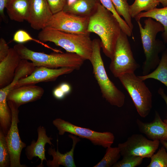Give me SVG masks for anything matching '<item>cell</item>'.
I'll list each match as a JSON object with an SVG mask.
<instances>
[{
    "mask_svg": "<svg viewBox=\"0 0 167 167\" xmlns=\"http://www.w3.org/2000/svg\"><path fill=\"white\" fill-rule=\"evenodd\" d=\"M121 30L119 23L112 13L99 3L96 11L89 17L88 31L99 36L103 52L110 59Z\"/></svg>",
    "mask_w": 167,
    "mask_h": 167,
    "instance_id": "1",
    "label": "cell"
},
{
    "mask_svg": "<svg viewBox=\"0 0 167 167\" xmlns=\"http://www.w3.org/2000/svg\"><path fill=\"white\" fill-rule=\"evenodd\" d=\"M138 77L143 81L150 79L157 80L167 87V52L166 50L163 52L160 62L153 71L147 75Z\"/></svg>",
    "mask_w": 167,
    "mask_h": 167,
    "instance_id": "22",
    "label": "cell"
},
{
    "mask_svg": "<svg viewBox=\"0 0 167 167\" xmlns=\"http://www.w3.org/2000/svg\"><path fill=\"white\" fill-rule=\"evenodd\" d=\"M158 93L164 100L167 107V95L165 93L164 89L161 88H160L158 90ZM163 121L166 125H167V116L166 119H165Z\"/></svg>",
    "mask_w": 167,
    "mask_h": 167,
    "instance_id": "35",
    "label": "cell"
},
{
    "mask_svg": "<svg viewBox=\"0 0 167 167\" xmlns=\"http://www.w3.org/2000/svg\"><path fill=\"white\" fill-rule=\"evenodd\" d=\"M29 16L28 22L31 27L36 30L45 28L52 17L46 0H29Z\"/></svg>",
    "mask_w": 167,
    "mask_h": 167,
    "instance_id": "14",
    "label": "cell"
},
{
    "mask_svg": "<svg viewBox=\"0 0 167 167\" xmlns=\"http://www.w3.org/2000/svg\"><path fill=\"white\" fill-rule=\"evenodd\" d=\"M140 20L137 22L145 57L142 66V74L144 75L149 74L157 67L160 61L159 54L166 49L163 43L156 39L157 34L164 31L163 26L153 19L147 18L144 21L143 27Z\"/></svg>",
    "mask_w": 167,
    "mask_h": 167,
    "instance_id": "2",
    "label": "cell"
},
{
    "mask_svg": "<svg viewBox=\"0 0 167 167\" xmlns=\"http://www.w3.org/2000/svg\"><path fill=\"white\" fill-rule=\"evenodd\" d=\"M10 48L5 40L3 38L0 39V62L3 60L8 55Z\"/></svg>",
    "mask_w": 167,
    "mask_h": 167,
    "instance_id": "31",
    "label": "cell"
},
{
    "mask_svg": "<svg viewBox=\"0 0 167 167\" xmlns=\"http://www.w3.org/2000/svg\"><path fill=\"white\" fill-rule=\"evenodd\" d=\"M150 18L160 23L163 26L164 31L162 36L165 43H167V6L156 8L147 12H141L134 18L137 21L143 18Z\"/></svg>",
    "mask_w": 167,
    "mask_h": 167,
    "instance_id": "21",
    "label": "cell"
},
{
    "mask_svg": "<svg viewBox=\"0 0 167 167\" xmlns=\"http://www.w3.org/2000/svg\"><path fill=\"white\" fill-rule=\"evenodd\" d=\"M11 159L6 137L3 131H0V167L10 166Z\"/></svg>",
    "mask_w": 167,
    "mask_h": 167,
    "instance_id": "26",
    "label": "cell"
},
{
    "mask_svg": "<svg viewBox=\"0 0 167 167\" xmlns=\"http://www.w3.org/2000/svg\"><path fill=\"white\" fill-rule=\"evenodd\" d=\"M143 158L139 156H129L123 157L120 161L115 164L113 167H135L140 165Z\"/></svg>",
    "mask_w": 167,
    "mask_h": 167,
    "instance_id": "29",
    "label": "cell"
},
{
    "mask_svg": "<svg viewBox=\"0 0 167 167\" xmlns=\"http://www.w3.org/2000/svg\"><path fill=\"white\" fill-rule=\"evenodd\" d=\"M20 56L14 48H10L7 56L0 62V88L9 84L14 78L16 68L21 60Z\"/></svg>",
    "mask_w": 167,
    "mask_h": 167,
    "instance_id": "17",
    "label": "cell"
},
{
    "mask_svg": "<svg viewBox=\"0 0 167 167\" xmlns=\"http://www.w3.org/2000/svg\"><path fill=\"white\" fill-rule=\"evenodd\" d=\"M161 3L163 7L167 6V0H158Z\"/></svg>",
    "mask_w": 167,
    "mask_h": 167,
    "instance_id": "36",
    "label": "cell"
},
{
    "mask_svg": "<svg viewBox=\"0 0 167 167\" xmlns=\"http://www.w3.org/2000/svg\"><path fill=\"white\" fill-rule=\"evenodd\" d=\"M165 50H166V51H167V48H166V49H165Z\"/></svg>",
    "mask_w": 167,
    "mask_h": 167,
    "instance_id": "38",
    "label": "cell"
},
{
    "mask_svg": "<svg viewBox=\"0 0 167 167\" xmlns=\"http://www.w3.org/2000/svg\"><path fill=\"white\" fill-rule=\"evenodd\" d=\"M46 0L53 14L62 11L66 2V0Z\"/></svg>",
    "mask_w": 167,
    "mask_h": 167,
    "instance_id": "30",
    "label": "cell"
},
{
    "mask_svg": "<svg viewBox=\"0 0 167 167\" xmlns=\"http://www.w3.org/2000/svg\"><path fill=\"white\" fill-rule=\"evenodd\" d=\"M160 141L148 139L140 134H134L118 144L121 156L150 158L158 148Z\"/></svg>",
    "mask_w": 167,
    "mask_h": 167,
    "instance_id": "11",
    "label": "cell"
},
{
    "mask_svg": "<svg viewBox=\"0 0 167 167\" xmlns=\"http://www.w3.org/2000/svg\"><path fill=\"white\" fill-rule=\"evenodd\" d=\"M13 48L21 59L30 61L36 66H42L53 69L66 67L78 70L85 61L74 53L55 52L47 54L32 50L22 44L19 43Z\"/></svg>",
    "mask_w": 167,
    "mask_h": 167,
    "instance_id": "4",
    "label": "cell"
},
{
    "mask_svg": "<svg viewBox=\"0 0 167 167\" xmlns=\"http://www.w3.org/2000/svg\"><path fill=\"white\" fill-rule=\"evenodd\" d=\"M136 123L139 131L149 139L167 141V125L163 121L158 112L150 122H144L137 119Z\"/></svg>",
    "mask_w": 167,
    "mask_h": 167,
    "instance_id": "15",
    "label": "cell"
},
{
    "mask_svg": "<svg viewBox=\"0 0 167 167\" xmlns=\"http://www.w3.org/2000/svg\"><path fill=\"white\" fill-rule=\"evenodd\" d=\"M9 0H0V15L2 19L4 20H6L4 10L6 8Z\"/></svg>",
    "mask_w": 167,
    "mask_h": 167,
    "instance_id": "33",
    "label": "cell"
},
{
    "mask_svg": "<svg viewBox=\"0 0 167 167\" xmlns=\"http://www.w3.org/2000/svg\"><path fill=\"white\" fill-rule=\"evenodd\" d=\"M13 40L14 41L19 44H22L28 41H32L41 44L48 48L51 49L55 52H62L58 50L51 48L39 40H38L33 38L27 32L24 30H19L17 31L14 35Z\"/></svg>",
    "mask_w": 167,
    "mask_h": 167,
    "instance_id": "28",
    "label": "cell"
},
{
    "mask_svg": "<svg viewBox=\"0 0 167 167\" xmlns=\"http://www.w3.org/2000/svg\"><path fill=\"white\" fill-rule=\"evenodd\" d=\"M44 92L43 88L35 84L24 85L11 89L7 96V101H11L19 107L40 99Z\"/></svg>",
    "mask_w": 167,
    "mask_h": 167,
    "instance_id": "13",
    "label": "cell"
},
{
    "mask_svg": "<svg viewBox=\"0 0 167 167\" xmlns=\"http://www.w3.org/2000/svg\"><path fill=\"white\" fill-rule=\"evenodd\" d=\"M127 36L121 30L111 59L109 69L118 78L125 74L134 72L139 66L134 58Z\"/></svg>",
    "mask_w": 167,
    "mask_h": 167,
    "instance_id": "7",
    "label": "cell"
},
{
    "mask_svg": "<svg viewBox=\"0 0 167 167\" xmlns=\"http://www.w3.org/2000/svg\"><path fill=\"white\" fill-rule=\"evenodd\" d=\"M101 48L99 39L92 40V52L89 60L92 66L93 74L103 98L111 105L121 107L124 105L125 95L109 78L101 57Z\"/></svg>",
    "mask_w": 167,
    "mask_h": 167,
    "instance_id": "5",
    "label": "cell"
},
{
    "mask_svg": "<svg viewBox=\"0 0 167 167\" xmlns=\"http://www.w3.org/2000/svg\"><path fill=\"white\" fill-rule=\"evenodd\" d=\"M160 142L164 147L167 152V141H161Z\"/></svg>",
    "mask_w": 167,
    "mask_h": 167,
    "instance_id": "37",
    "label": "cell"
},
{
    "mask_svg": "<svg viewBox=\"0 0 167 167\" xmlns=\"http://www.w3.org/2000/svg\"><path fill=\"white\" fill-rule=\"evenodd\" d=\"M68 136L73 141L72 148L69 151L64 154L61 153L59 151L58 146L57 151L52 147L48 148V153L52 156L53 159L46 161L48 167H58L60 165L65 167H76L74 158V151L77 143L80 141V139L72 134H70Z\"/></svg>",
    "mask_w": 167,
    "mask_h": 167,
    "instance_id": "18",
    "label": "cell"
},
{
    "mask_svg": "<svg viewBox=\"0 0 167 167\" xmlns=\"http://www.w3.org/2000/svg\"><path fill=\"white\" fill-rule=\"evenodd\" d=\"M11 114V126L6 134V141L9 148L11 159L10 167H26L22 165L20 157L22 149L26 144L20 138L18 123L19 122V108L12 102L7 101Z\"/></svg>",
    "mask_w": 167,
    "mask_h": 167,
    "instance_id": "9",
    "label": "cell"
},
{
    "mask_svg": "<svg viewBox=\"0 0 167 167\" xmlns=\"http://www.w3.org/2000/svg\"><path fill=\"white\" fill-rule=\"evenodd\" d=\"M6 8L10 19L19 22L28 21L29 16V0H10Z\"/></svg>",
    "mask_w": 167,
    "mask_h": 167,
    "instance_id": "20",
    "label": "cell"
},
{
    "mask_svg": "<svg viewBox=\"0 0 167 167\" xmlns=\"http://www.w3.org/2000/svg\"><path fill=\"white\" fill-rule=\"evenodd\" d=\"M38 138L36 141L33 140L31 144L28 146L25 149V153L27 159L31 160L35 157H37L41 160V163L37 166L43 167L44 161H47L45 156V147L48 143L52 147L53 144L51 142L53 138L49 137L46 134V129L43 126H39L37 128Z\"/></svg>",
    "mask_w": 167,
    "mask_h": 167,
    "instance_id": "16",
    "label": "cell"
},
{
    "mask_svg": "<svg viewBox=\"0 0 167 167\" xmlns=\"http://www.w3.org/2000/svg\"><path fill=\"white\" fill-rule=\"evenodd\" d=\"M58 86L66 95L69 93L71 91V86L67 83H62Z\"/></svg>",
    "mask_w": 167,
    "mask_h": 167,
    "instance_id": "34",
    "label": "cell"
},
{
    "mask_svg": "<svg viewBox=\"0 0 167 167\" xmlns=\"http://www.w3.org/2000/svg\"><path fill=\"white\" fill-rule=\"evenodd\" d=\"M89 17L78 16L62 11L53 14L46 28L78 34H89L88 31Z\"/></svg>",
    "mask_w": 167,
    "mask_h": 167,
    "instance_id": "10",
    "label": "cell"
},
{
    "mask_svg": "<svg viewBox=\"0 0 167 167\" xmlns=\"http://www.w3.org/2000/svg\"><path fill=\"white\" fill-rule=\"evenodd\" d=\"M118 14L122 16L132 31L134 28L132 17L129 12V5L127 0H111Z\"/></svg>",
    "mask_w": 167,
    "mask_h": 167,
    "instance_id": "25",
    "label": "cell"
},
{
    "mask_svg": "<svg viewBox=\"0 0 167 167\" xmlns=\"http://www.w3.org/2000/svg\"><path fill=\"white\" fill-rule=\"evenodd\" d=\"M147 167H167V152L163 146L151 157Z\"/></svg>",
    "mask_w": 167,
    "mask_h": 167,
    "instance_id": "27",
    "label": "cell"
},
{
    "mask_svg": "<svg viewBox=\"0 0 167 167\" xmlns=\"http://www.w3.org/2000/svg\"><path fill=\"white\" fill-rule=\"evenodd\" d=\"M159 3L158 0H135L129 5V14L132 18H135L143 11L147 12L156 8Z\"/></svg>",
    "mask_w": 167,
    "mask_h": 167,
    "instance_id": "23",
    "label": "cell"
},
{
    "mask_svg": "<svg viewBox=\"0 0 167 167\" xmlns=\"http://www.w3.org/2000/svg\"><path fill=\"white\" fill-rule=\"evenodd\" d=\"M100 3V0H66L62 11L78 16L89 17Z\"/></svg>",
    "mask_w": 167,
    "mask_h": 167,
    "instance_id": "19",
    "label": "cell"
},
{
    "mask_svg": "<svg viewBox=\"0 0 167 167\" xmlns=\"http://www.w3.org/2000/svg\"><path fill=\"white\" fill-rule=\"evenodd\" d=\"M53 124L57 128L60 135H63L65 132H68L88 139L93 144L105 148L111 147L114 142V136L109 132H97L75 125L60 118L54 120Z\"/></svg>",
    "mask_w": 167,
    "mask_h": 167,
    "instance_id": "8",
    "label": "cell"
},
{
    "mask_svg": "<svg viewBox=\"0 0 167 167\" xmlns=\"http://www.w3.org/2000/svg\"><path fill=\"white\" fill-rule=\"evenodd\" d=\"M53 95L56 99L58 100L63 99L66 95L58 86L54 89Z\"/></svg>",
    "mask_w": 167,
    "mask_h": 167,
    "instance_id": "32",
    "label": "cell"
},
{
    "mask_svg": "<svg viewBox=\"0 0 167 167\" xmlns=\"http://www.w3.org/2000/svg\"><path fill=\"white\" fill-rule=\"evenodd\" d=\"M118 78L131 98L139 115L145 118L152 107V95L144 82L134 72L125 74Z\"/></svg>",
    "mask_w": 167,
    "mask_h": 167,
    "instance_id": "6",
    "label": "cell"
},
{
    "mask_svg": "<svg viewBox=\"0 0 167 167\" xmlns=\"http://www.w3.org/2000/svg\"><path fill=\"white\" fill-rule=\"evenodd\" d=\"M106 148L103 157L94 167H112L118 161L121 156L119 148L110 147Z\"/></svg>",
    "mask_w": 167,
    "mask_h": 167,
    "instance_id": "24",
    "label": "cell"
},
{
    "mask_svg": "<svg viewBox=\"0 0 167 167\" xmlns=\"http://www.w3.org/2000/svg\"><path fill=\"white\" fill-rule=\"evenodd\" d=\"M38 38L43 42H52L67 52L75 53L84 60H89L91 57L92 41L89 34L72 33L45 28L38 33Z\"/></svg>",
    "mask_w": 167,
    "mask_h": 167,
    "instance_id": "3",
    "label": "cell"
},
{
    "mask_svg": "<svg viewBox=\"0 0 167 167\" xmlns=\"http://www.w3.org/2000/svg\"><path fill=\"white\" fill-rule=\"evenodd\" d=\"M74 70L70 68L53 69L42 66H36L29 75L19 80L13 88L24 85L54 81L59 76L70 74Z\"/></svg>",
    "mask_w": 167,
    "mask_h": 167,
    "instance_id": "12",
    "label": "cell"
}]
</instances>
